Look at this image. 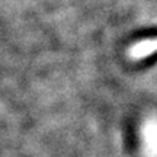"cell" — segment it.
<instances>
[{"label":"cell","mask_w":157,"mask_h":157,"mask_svg":"<svg viewBox=\"0 0 157 157\" xmlns=\"http://www.w3.org/2000/svg\"><path fill=\"white\" fill-rule=\"evenodd\" d=\"M157 51V38L153 39H143L137 44L131 45L128 50V56L134 60H141L144 57L151 56L153 52Z\"/></svg>","instance_id":"1"}]
</instances>
